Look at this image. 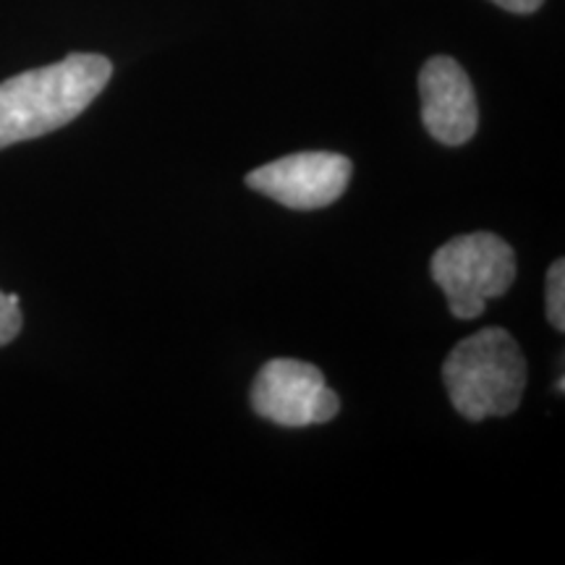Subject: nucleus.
<instances>
[{
	"label": "nucleus",
	"mask_w": 565,
	"mask_h": 565,
	"mask_svg": "<svg viewBox=\"0 0 565 565\" xmlns=\"http://www.w3.org/2000/svg\"><path fill=\"white\" fill-rule=\"evenodd\" d=\"M351 181V160L338 152H296L246 175V186L282 207L322 210L341 200Z\"/></svg>",
	"instance_id": "5"
},
{
	"label": "nucleus",
	"mask_w": 565,
	"mask_h": 565,
	"mask_svg": "<svg viewBox=\"0 0 565 565\" xmlns=\"http://www.w3.org/2000/svg\"><path fill=\"white\" fill-rule=\"evenodd\" d=\"M526 356L503 328H484L448 353L443 380L450 404L469 422L508 416L526 391Z\"/></svg>",
	"instance_id": "2"
},
{
	"label": "nucleus",
	"mask_w": 565,
	"mask_h": 565,
	"mask_svg": "<svg viewBox=\"0 0 565 565\" xmlns=\"http://www.w3.org/2000/svg\"><path fill=\"white\" fill-rule=\"evenodd\" d=\"M21 324L24 320H21L19 294L0 291V345H9L21 333Z\"/></svg>",
	"instance_id": "8"
},
{
	"label": "nucleus",
	"mask_w": 565,
	"mask_h": 565,
	"mask_svg": "<svg viewBox=\"0 0 565 565\" xmlns=\"http://www.w3.org/2000/svg\"><path fill=\"white\" fill-rule=\"evenodd\" d=\"M429 273L458 320H477L487 301L511 291L515 254L494 233H466L450 238L433 254Z\"/></svg>",
	"instance_id": "3"
},
{
	"label": "nucleus",
	"mask_w": 565,
	"mask_h": 565,
	"mask_svg": "<svg viewBox=\"0 0 565 565\" xmlns=\"http://www.w3.org/2000/svg\"><path fill=\"white\" fill-rule=\"evenodd\" d=\"M422 121L429 137L448 147H461L477 134V95L461 63L437 55L419 74Z\"/></svg>",
	"instance_id": "6"
},
{
	"label": "nucleus",
	"mask_w": 565,
	"mask_h": 565,
	"mask_svg": "<svg viewBox=\"0 0 565 565\" xmlns=\"http://www.w3.org/2000/svg\"><path fill=\"white\" fill-rule=\"evenodd\" d=\"M547 320L557 333L565 330V263L563 259H555L547 270Z\"/></svg>",
	"instance_id": "7"
},
{
	"label": "nucleus",
	"mask_w": 565,
	"mask_h": 565,
	"mask_svg": "<svg viewBox=\"0 0 565 565\" xmlns=\"http://www.w3.org/2000/svg\"><path fill=\"white\" fill-rule=\"evenodd\" d=\"M249 404L254 414L278 427H312L335 419L341 398L324 385L322 372L299 359H273L257 372Z\"/></svg>",
	"instance_id": "4"
},
{
	"label": "nucleus",
	"mask_w": 565,
	"mask_h": 565,
	"mask_svg": "<svg viewBox=\"0 0 565 565\" xmlns=\"http://www.w3.org/2000/svg\"><path fill=\"white\" fill-rule=\"evenodd\" d=\"M492 3L513 13H534L545 0H492Z\"/></svg>",
	"instance_id": "9"
},
{
	"label": "nucleus",
	"mask_w": 565,
	"mask_h": 565,
	"mask_svg": "<svg viewBox=\"0 0 565 565\" xmlns=\"http://www.w3.org/2000/svg\"><path fill=\"white\" fill-rule=\"evenodd\" d=\"M113 76L105 55L71 53L0 84V150L58 131L79 118Z\"/></svg>",
	"instance_id": "1"
}]
</instances>
